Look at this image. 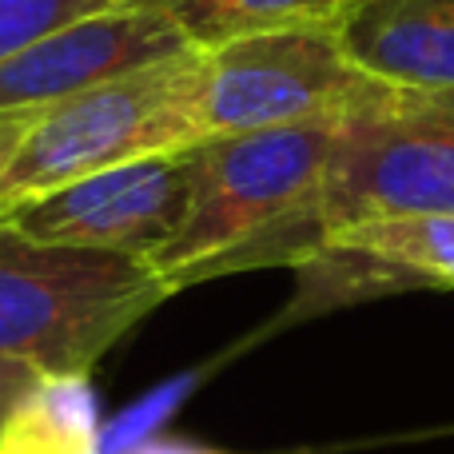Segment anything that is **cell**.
<instances>
[{
  "label": "cell",
  "mask_w": 454,
  "mask_h": 454,
  "mask_svg": "<svg viewBox=\"0 0 454 454\" xmlns=\"http://www.w3.org/2000/svg\"><path fill=\"white\" fill-rule=\"evenodd\" d=\"M335 132L339 120H319L200 144L192 212L152 267L180 291L235 267L291 263Z\"/></svg>",
  "instance_id": "cell-1"
},
{
  "label": "cell",
  "mask_w": 454,
  "mask_h": 454,
  "mask_svg": "<svg viewBox=\"0 0 454 454\" xmlns=\"http://www.w3.org/2000/svg\"><path fill=\"white\" fill-rule=\"evenodd\" d=\"M172 291L140 255L40 243L0 223V359L88 375Z\"/></svg>",
  "instance_id": "cell-2"
},
{
  "label": "cell",
  "mask_w": 454,
  "mask_h": 454,
  "mask_svg": "<svg viewBox=\"0 0 454 454\" xmlns=\"http://www.w3.org/2000/svg\"><path fill=\"white\" fill-rule=\"evenodd\" d=\"M200 144H207L204 52H184L36 112L28 136L0 172V220L88 176L192 152Z\"/></svg>",
  "instance_id": "cell-3"
},
{
  "label": "cell",
  "mask_w": 454,
  "mask_h": 454,
  "mask_svg": "<svg viewBox=\"0 0 454 454\" xmlns=\"http://www.w3.org/2000/svg\"><path fill=\"white\" fill-rule=\"evenodd\" d=\"M434 212H454V92L383 84L339 120L291 263H307L347 227Z\"/></svg>",
  "instance_id": "cell-4"
},
{
  "label": "cell",
  "mask_w": 454,
  "mask_h": 454,
  "mask_svg": "<svg viewBox=\"0 0 454 454\" xmlns=\"http://www.w3.org/2000/svg\"><path fill=\"white\" fill-rule=\"evenodd\" d=\"M379 88L343 48L339 24L235 40L204 52L207 140L343 120Z\"/></svg>",
  "instance_id": "cell-5"
},
{
  "label": "cell",
  "mask_w": 454,
  "mask_h": 454,
  "mask_svg": "<svg viewBox=\"0 0 454 454\" xmlns=\"http://www.w3.org/2000/svg\"><path fill=\"white\" fill-rule=\"evenodd\" d=\"M196 196V148L88 176L8 212L0 223L64 247L156 259L180 235Z\"/></svg>",
  "instance_id": "cell-6"
},
{
  "label": "cell",
  "mask_w": 454,
  "mask_h": 454,
  "mask_svg": "<svg viewBox=\"0 0 454 454\" xmlns=\"http://www.w3.org/2000/svg\"><path fill=\"white\" fill-rule=\"evenodd\" d=\"M184 52L196 48L160 0H120L0 60V112H44Z\"/></svg>",
  "instance_id": "cell-7"
},
{
  "label": "cell",
  "mask_w": 454,
  "mask_h": 454,
  "mask_svg": "<svg viewBox=\"0 0 454 454\" xmlns=\"http://www.w3.org/2000/svg\"><path fill=\"white\" fill-rule=\"evenodd\" d=\"M299 267L343 279L351 295L391 287H454V212L347 227Z\"/></svg>",
  "instance_id": "cell-8"
},
{
  "label": "cell",
  "mask_w": 454,
  "mask_h": 454,
  "mask_svg": "<svg viewBox=\"0 0 454 454\" xmlns=\"http://www.w3.org/2000/svg\"><path fill=\"white\" fill-rule=\"evenodd\" d=\"M339 36L367 76L454 92V0H359Z\"/></svg>",
  "instance_id": "cell-9"
},
{
  "label": "cell",
  "mask_w": 454,
  "mask_h": 454,
  "mask_svg": "<svg viewBox=\"0 0 454 454\" xmlns=\"http://www.w3.org/2000/svg\"><path fill=\"white\" fill-rule=\"evenodd\" d=\"M196 52L283 28L339 24L359 0H160Z\"/></svg>",
  "instance_id": "cell-10"
},
{
  "label": "cell",
  "mask_w": 454,
  "mask_h": 454,
  "mask_svg": "<svg viewBox=\"0 0 454 454\" xmlns=\"http://www.w3.org/2000/svg\"><path fill=\"white\" fill-rule=\"evenodd\" d=\"M4 454H96V399L88 375H44L12 419Z\"/></svg>",
  "instance_id": "cell-11"
},
{
  "label": "cell",
  "mask_w": 454,
  "mask_h": 454,
  "mask_svg": "<svg viewBox=\"0 0 454 454\" xmlns=\"http://www.w3.org/2000/svg\"><path fill=\"white\" fill-rule=\"evenodd\" d=\"M120 0H0V60Z\"/></svg>",
  "instance_id": "cell-12"
},
{
  "label": "cell",
  "mask_w": 454,
  "mask_h": 454,
  "mask_svg": "<svg viewBox=\"0 0 454 454\" xmlns=\"http://www.w3.org/2000/svg\"><path fill=\"white\" fill-rule=\"evenodd\" d=\"M40 371L28 367V363H16V359H0V447H4L8 431H12V419L20 415L24 399L36 391L40 383Z\"/></svg>",
  "instance_id": "cell-13"
},
{
  "label": "cell",
  "mask_w": 454,
  "mask_h": 454,
  "mask_svg": "<svg viewBox=\"0 0 454 454\" xmlns=\"http://www.w3.org/2000/svg\"><path fill=\"white\" fill-rule=\"evenodd\" d=\"M32 116H36V112H0V172L8 168V160L16 156L20 140L28 136Z\"/></svg>",
  "instance_id": "cell-14"
},
{
  "label": "cell",
  "mask_w": 454,
  "mask_h": 454,
  "mask_svg": "<svg viewBox=\"0 0 454 454\" xmlns=\"http://www.w3.org/2000/svg\"><path fill=\"white\" fill-rule=\"evenodd\" d=\"M144 454H215V450H196V447H156V450H144Z\"/></svg>",
  "instance_id": "cell-15"
},
{
  "label": "cell",
  "mask_w": 454,
  "mask_h": 454,
  "mask_svg": "<svg viewBox=\"0 0 454 454\" xmlns=\"http://www.w3.org/2000/svg\"><path fill=\"white\" fill-rule=\"evenodd\" d=\"M0 454H4V450H0Z\"/></svg>",
  "instance_id": "cell-16"
}]
</instances>
